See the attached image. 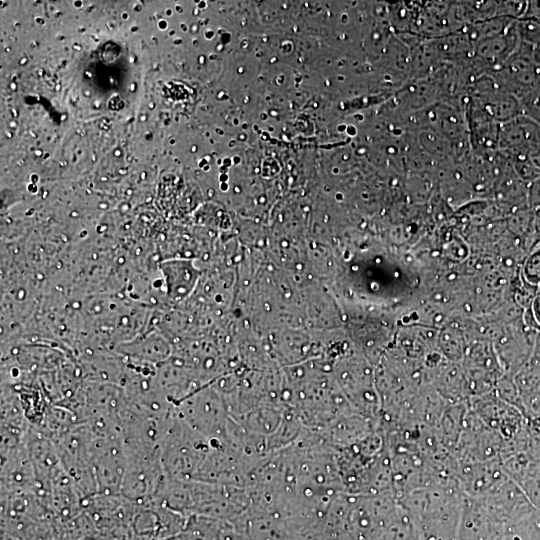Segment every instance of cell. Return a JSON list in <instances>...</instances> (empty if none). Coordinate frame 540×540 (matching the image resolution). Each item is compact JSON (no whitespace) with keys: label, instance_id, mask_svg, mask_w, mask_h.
Wrapping results in <instances>:
<instances>
[{"label":"cell","instance_id":"obj_1","mask_svg":"<svg viewBox=\"0 0 540 540\" xmlns=\"http://www.w3.org/2000/svg\"><path fill=\"white\" fill-rule=\"evenodd\" d=\"M526 273L532 282H540V250L527 261Z\"/></svg>","mask_w":540,"mask_h":540},{"label":"cell","instance_id":"obj_2","mask_svg":"<svg viewBox=\"0 0 540 540\" xmlns=\"http://www.w3.org/2000/svg\"><path fill=\"white\" fill-rule=\"evenodd\" d=\"M532 310L534 321L540 327V292L533 300Z\"/></svg>","mask_w":540,"mask_h":540}]
</instances>
